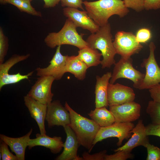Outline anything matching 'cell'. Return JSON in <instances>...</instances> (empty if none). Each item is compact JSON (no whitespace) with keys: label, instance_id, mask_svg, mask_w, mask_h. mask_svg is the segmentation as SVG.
<instances>
[{"label":"cell","instance_id":"cell-32","mask_svg":"<svg viewBox=\"0 0 160 160\" xmlns=\"http://www.w3.org/2000/svg\"><path fill=\"white\" fill-rule=\"evenodd\" d=\"M31 1L28 0H23L20 11L26 12L33 16L41 17V14L36 11L31 6Z\"/></svg>","mask_w":160,"mask_h":160},{"label":"cell","instance_id":"cell-41","mask_svg":"<svg viewBox=\"0 0 160 160\" xmlns=\"http://www.w3.org/2000/svg\"><path fill=\"white\" fill-rule=\"evenodd\" d=\"M29 0V1H32V0Z\"/></svg>","mask_w":160,"mask_h":160},{"label":"cell","instance_id":"cell-1","mask_svg":"<svg viewBox=\"0 0 160 160\" xmlns=\"http://www.w3.org/2000/svg\"><path fill=\"white\" fill-rule=\"evenodd\" d=\"M83 4L89 16L100 27L108 24L111 16L116 15L123 17L129 12L123 0L85 1Z\"/></svg>","mask_w":160,"mask_h":160},{"label":"cell","instance_id":"cell-40","mask_svg":"<svg viewBox=\"0 0 160 160\" xmlns=\"http://www.w3.org/2000/svg\"><path fill=\"white\" fill-rule=\"evenodd\" d=\"M9 0H0V3L1 4H8Z\"/></svg>","mask_w":160,"mask_h":160},{"label":"cell","instance_id":"cell-6","mask_svg":"<svg viewBox=\"0 0 160 160\" xmlns=\"http://www.w3.org/2000/svg\"><path fill=\"white\" fill-rule=\"evenodd\" d=\"M113 44L116 54L125 58L139 53L143 47L132 33L123 31L116 33Z\"/></svg>","mask_w":160,"mask_h":160},{"label":"cell","instance_id":"cell-21","mask_svg":"<svg viewBox=\"0 0 160 160\" xmlns=\"http://www.w3.org/2000/svg\"><path fill=\"white\" fill-rule=\"evenodd\" d=\"M112 73L107 72L102 76H96L95 86V106L96 108L108 106V88Z\"/></svg>","mask_w":160,"mask_h":160},{"label":"cell","instance_id":"cell-35","mask_svg":"<svg viewBox=\"0 0 160 160\" xmlns=\"http://www.w3.org/2000/svg\"><path fill=\"white\" fill-rule=\"evenodd\" d=\"M147 136L154 135L160 137V124L151 123L145 127Z\"/></svg>","mask_w":160,"mask_h":160},{"label":"cell","instance_id":"cell-14","mask_svg":"<svg viewBox=\"0 0 160 160\" xmlns=\"http://www.w3.org/2000/svg\"><path fill=\"white\" fill-rule=\"evenodd\" d=\"M63 12L64 15L71 20L77 28H81L94 33L100 27L90 17L86 10L65 7L63 9Z\"/></svg>","mask_w":160,"mask_h":160},{"label":"cell","instance_id":"cell-22","mask_svg":"<svg viewBox=\"0 0 160 160\" xmlns=\"http://www.w3.org/2000/svg\"><path fill=\"white\" fill-rule=\"evenodd\" d=\"M88 67L77 55H66L65 66V73L73 74L79 80H83L86 77Z\"/></svg>","mask_w":160,"mask_h":160},{"label":"cell","instance_id":"cell-7","mask_svg":"<svg viewBox=\"0 0 160 160\" xmlns=\"http://www.w3.org/2000/svg\"><path fill=\"white\" fill-rule=\"evenodd\" d=\"M149 55L143 59L141 66L145 69L143 81L139 88L140 90L149 89L160 83V68L155 59L154 51L156 46L153 42L149 45Z\"/></svg>","mask_w":160,"mask_h":160},{"label":"cell","instance_id":"cell-34","mask_svg":"<svg viewBox=\"0 0 160 160\" xmlns=\"http://www.w3.org/2000/svg\"><path fill=\"white\" fill-rule=\"evenodd\" d=\"M60 1L62 7L80 8L84 10L82 0H60Z\"/></svg>","mask_w":160,"mask_h":160},{"label":"cell","instance_id":"cell-3","mask_svg":"<svg viewBox=\"0 0 160 160\" xmlns=\"http://www.w3.org/2000/svg\"><path fill=\"white\" fill-rule=\"evenodd\" d=\"M86 41L89 46L99 50L103 58L100 64L102 68H110L115 64L114 57L116 54L114 47L110 24L100 27L95 33H91Z\"/></svg>","mask_w":160,"mask_h":160},{"label":"cell","instance_id":"cell-37","mask_svg":"<svg viewBox=\"0 0 160 160\" xmlns=\"http://www.w3.org/2000/svg\"><path fill=\"white\" fill-rule=\"evenodd\" d=\"M160 8V0H144V9L146 10Z\"/></svg>","mask_w":160,"mask_h":160},{"label":"cell","instance_id":"cell-9","mask_svg":"<svg viewBox=\"0 0 160 160\" xmlns=\"http://www.w3.org/2000/svg\"><path fill=\"white\" fill-rule=\"evenodd\" d=\"M28 94L37 101L47 105L52 100L54 94L51 91L55 79L52 76H39Z\"/></svg>","mask_w":160,"mask_h":160},{"label":"cell","instance_id":"cell-11","mask_svg":"<svg viewBox=\"0 0 160 160\" xmlns=\"http://www.w3.org/2000/svg\"><path fill=\"white\" fill-rule=\"evenodd\" d=\"M45 120L49 128L55 126H69L70 124L69 112L58 100L52 102L47 105Z\"/></svg>","mask_w":160,"mask_h":160},{"label":"cell","instance_id":"cell-29","mask_svg":"<svg viewBox=\"0 0 160 160\" xmlns=\"http://www.w3.org/2000/svg\"><path fill=\"white\" fill-rule=\"evenodd\" d=\"M137 41L140 43H145L150 40L152 33L150 29L142 28L139 29L135 35Z\"/></svg>","mask_w":160,"mask_h":160},{"label":"cell","instance_id":"cell-20","mask_svg":"<svg viewBox=\"0 0 160 160\" xmlns=\"http://www.w3.org/2000/svg\"><path fill=\"white\" fill-rule=\"evenodd\" d=\"M33 131L31 128L25 135L19 137H10L1 134L0 138L10 147L12 152H14L18 158V160L25 159V151L28 146L30 136Z\"/></svg>","mask_w":160,"mask_h":160},{"label":"cell","instance_id":"cell-31","mask_svg":"<svg viewBox=\"0 0 160 160\" xmlns=\"http://www.w3.org/2000/svg\"><path fill=\"white\" fill-rule=\"evenodd\" d=\"M125 6L137 12L142 11L144 9V0H123Z\"/></svg>","mask_w":160,"mask_h":160},{"label":"cell","instance_id":"cell-10","mask_svg":"<svg viewBox=\"0 0 160 160\" xmlns=\"http://www.w3.org/2000/svg\"><path fill=\"white\" fill-rule=\"evenodd\" d=\"M141 106L132 101L109 106V110L113 115L116 123L132 122L140 116Z\"/></svg>","mask_w":160,"mask_h":160},{"label":"cell","instance_id":"cell-12","mask_svg":"<svg viewBox=\"0 0 160 160\" xmlns=\"http://www.w3.org/2000/svg\"><path fill=\"white\" fill-rule=\"evenodd\" d=\"M61 46L57 47L55 52L48 66L45 68L39 67L36 68L37 76H51L56 80H60L62 78L65 73L66 55H63L61 54Z\"/></svg>","mask_w":160,"mask_h":160},{"label":"cell","instance_id":"cell-38","mask_svg":"<svg viewBox=\"0 0 160 160\" xmlns=\"http://www.w3.org/2000/svg\"><path fill=\"white\" fill-rule=\"evenodd\" d=\"M44 3V7L45 8L53 7L56 6L60 0H43Z\"/></svg>","mask_w":160,"mask_h":160},{"label":"cell","instance_id":"cell-18","mask_svg":"<svg viewBox=\"0 0 160 160\" xmlns=\"http://www.w3.org/2000/svg\"><path fill=\"white\" fill-rule=\"evenodd\" d=\"M131 132L133 134L130 138L122 146L114 150V152L122 150L132 151L134 148L139 146L145 148L147 144L149 143L146 133L145 127L142 120L138 121Z\"/></svg>","mask_w":160,"mask_h":160},{"label":"cell","instance_id":"cell-19","mask_svg":"<svg viewBox=\"0 0 160 160\" xmlns=\"http://www.w3.org/2000/svg\"><path fill=\"white\" fill-rule=\"evenodd\" d=\"M64 143L61 137H50L46 135H43L40 133L36 135V138L29 140L28 148L29 149L37 146H44L49 148L51 152L55 154L59 153L63 148Z\"/></svg>","mask_w":160,"mask_h":160},{"label":"cell","instance_id":"cell-30","mask_svg":"<svg viewBox=\"0 0 160 160\" xmlns=\"http://www.w3.org/2000/svg\"><path fill=\"white\" fill-rule=\"evenodd\" d=\"M148 155L147 160H160V148L149 143L146 146Z\"/></svg>","mask_w":160,"mask_h":160},{"label":"cell","instance_id":"cell-26","mask_svg":"<svg viewBox=\"0 0 160 160\" xmlns=\"http://www.w3.org/2000/svg\"><path fill=\"white\" fill-rule=\"evenodd\" d=\"M131 151L122 150L116 152L113 154L105 155L104 160H126L128 159H132L133 155Z\"/></svg>","mask_w":160,"mask_h":160},{"label":"cell","instance_id":"cell-23","mask_svg":"<svg viewBox=\"0 0 160 160\" xmlns=\"http://www.w3.org/2000/svg\"><path fill=\"white\" fill-rule=\"evenodd\" d=\"M106 107L96 108L88 114L100 127L109 126L115 122V118L111 112Z\"/></svg>","mask_w":160,"mask_h":160},{"label":"cell","instance_id":"cell-4","mask_svg":"<svg viewBox=\"0 0 160 160\" xmlns=\"http://www.w3.org/2000/svg\"><path fill=\"white\" fill-rule=\"evenodd\" d=\"M73 22L67 18L61 29L57 32L49 33L45 38L44 42L52 49L63 45L73 46L79 49L89 46L83 39L84 34H79Z\"/></svg>","mask_w":160,"mask_h":160},{"label":"cell","instance_id":"cell-2","mask_svg":"<svg viewBox=\"0 0 160 160\" xmlns=\"http://www.w3.org/2000/svg\"><path fill=\"white\" fill-rule=\"evenodd\" d=\"M65 107L69 113V126L75 133L80 145L90 153L93 147V141L100 127L92 119L79 114L65 102Z\"/></svg>","mask_w":160,"mask_h":160},{"label":"cell","instance_id":"cell-5","mask_svg":"<svg viewBox=\"0 0 160 160\" xmlns=\"http://www.w3.org/2000/svg\"><path fill=\"white\" fill-rule=\"evenodd\" d=\"M109 83L113 84L118 79L125 78L132 81L134 87L139 89L144 79L145 74L135 69L131 57H121L114 64Z\"/></svg>","mask_w":160,"mask_h":160},{"label":"cell","instance_id":"cell-8","mask_svg":"<svg viewBox=\"0 0 160 160\" xmlns=\"http://www.w3.org/2000/svg\"><path fill=\"white\" fill-rule=\"evenodd\" d=\"M134 127L132 122H114L109 126L100 127L93 141V147L99 142L112 137L118 138L117 145L119 146L124 139L129 137Z\"/></svg>","mask_w":160,"mask_h":160},{"label":"cell","instance_id":"cell-13","mask_svg":"<svg viewBox=\"0 0 160 160\" xmlns=\"http://www.w3.org/2000/svg\"><path fill=\"white\" fill-rule=\"evenodd\" d=\"M134 92L130 87L119 84L109 83L108 88V106L119 105L133 101L135 98Z\"/></svg>","mask_w":160,"mask_h":160},{"label":"cell","instance_id":"cell-33","mask_svg":"<svg viewBox=\"0 0 160 160\" xmlns=\"http://www.w3.org/2000/svg\"><path fill=\"white\" fill-rule=\"evenodd\" d=\"M107 151L104 150L94 154H90L89 152H84L82 154V158L84 160H104Z\"/></svg>","mask_w":160,"mask_h":160},{"label":"cell","instance_id":"cell-17","mask_svg":"<svg viewBox=\"0 0 160 160\" xmlns=\"http://www.w3.org/2000/svg\"><path fill=\"white\" fill-rule=\"evenodd\" d=\"M24 100L25 105L28 108L31 116L36 121L40 134L43 135H46L45 121L47 105L37 101L28 94L24 96Z\"/></svg>","mask_w":160,"mask_h":160},{"label":"cell","instance_id":"cell-25","mask_svg":"<svg viewBox=\"0 0 160 160\" xmlns=\"http://www.w3.org/2000/svg\"><path fill=\"white\" fill-rule=\"evenodd\" d=\"M146 112L150 116L152 123L160 124V103L153 100L149 101Z\"/></svg>","mask_w":160,"mask_h":160},{"label":"cell","instance_id":"cell-15","mask_svg":"<svg viewBox=\"0 0 160 160\" xmlns=\"http://www.w3.org/2000/svg\"><path fill=\"white\" fill-rule=\"evenodd\" d=\"M30 54L19 55H14L4 63L0 64V90L5 85L19 82L21 79L20 74L18 73L9 74V71L11 68L17 63L28 59Z\"/></svg>","mask_w":160,"mask_h":160},{"label":"cell","instance_id":"cell-27","mask_svg":"<svg viewBox=\"0 0 160 160\" xmlns=\"http://www.w3.org/2000/svg\"><path fill=\"white\" fill-rule=\"evenodd\" d=\"M8 48V39L0 28V64L4 63Z\"/></svg>","mask_w":160,"mask_h":160},{"label":"cell","instance_id":"cell-28","mask_svg":"<svg viewBox=\"0 0 160 160\" xmlns=\"http://www.w3.org/2000/svg\"><path fill=\"white\" fill-rule=\"evenodd\" d=\"M0 148V160H18L16 155L11 152L8 148V145L1 140Z\"/></svg>","mask_w":160,"mask_h":160},{"label":"cell","instance_id":"cell-16","mask_svg":"<svg viewBox=\"0 0 160 160\" xmlns=\"http://www.w3.org/2000/svg\"><path fill=\"white\" fill-rule=\"evenodd\" d=\"M66 135L63 144V150L55 159L56 160H83L82 157L77 155V151L81 145L76 136L69 125L63 127Z\"/></svg>","mask_w":160,"mask_h":160},{"label":"cell","instance_id":"cell-39","mask_svg":"<svg viewBox=\"0 0 160 160\" xmlns=\"http://www.w3.org/2000/svg\"><path fill=\"white\" fill-rule=\"evenodd\" d=\"M22 1L23 0H9L8 4L15 6L20 10L22 4Z\"/></svg>","mask_w":160,"mask_h":160},{"label":"cell","instance_id":"cell-36","mask_svg":"<svg viewBox=\"0 0 160 160\" xmlns=\"http://www.w3.org/2000/svg\"><path fill=\"white\" fill-rule=\"evenodd\" d=\"M149 91L153 100L160 103V84L149 89Z\"/></svg>","mask_w":160,"mask_h":160},{"label":"cell","instance_id":"cell-24","mask_svg":"<svg viewBox=\"0 0 160 160\" xmlns=\"http://www.w3.org/2000/svg\"><path fill=\"white\" fill-rule=\"evenodd\" d=\"M78 53V56L88 68L97 66L101 63L102 55L97 49L88 46L79 49Z\"/></svg>","mask_w":160,"mask_h":160}]
</instances>
